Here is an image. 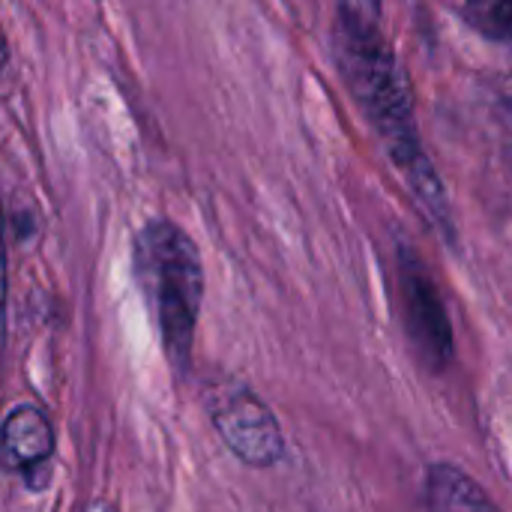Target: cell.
Wrapping results in <instances>:
<instances>
[{
    "mask_svg": "<svg viewBox=\"0 0 512 512\" xmlns=\"http://www.w3.org/2000/svg\"><path fill=\"white\" fill-rule=\"evenodd\" d=\"M207 408L228 450L246 465L270 468L285 456V438L273 411L246 384H222L210 390Z\"/></svg>",
    "mask_w": 512,
    "mask_h": 512,
    "instance_id": "cell-3",
    "label": "cell"
},
{
    "mask_svg": "<svg viewBox=\"0 0 512 512\" xmlns=\"http://www.w3.org/2000/svg\"><path fill=\"white\" fill-rule=\"evenodd\" d=\"M429 512H501L486 489L450 462H438L426 471Z\"/></svg>",
    "mask_w": 512,
    "mask_h": 512,
    "instance_id": "cell-6",
    "label": "cell"
},
{
    "mask_svg": "<svg viewBox=\"0 0 512 512\" xmlns=\"http://www.w3.org/2000/svg\"><path fill=\"white\" fill-rule=\"evenodd\" d=\"M342 30L372 36L381 24V0H339Z\"/></svg>",
    "mask_w": 512,
    "mask_h": 512,
    "instance_id": "cell-8",
    "label": "cell"
},
{
    "mask_svg": "<svg viewBox=\"0 0 512 512\" xmlns=\"http://www.w3.org/2000/svg\"><path fill=\"white\" fill-rule=\"evenodd\" d=\"M465 9L483 36L498 42L512 39V0H468Z\"/></svg>",
    "mask_w": 512,
    "mask_h": 512,
    "instance_id": "cell-7",
    "label": "cell"
},
{
    "mask_svg": "<svg viewBox=\"0 0 512 512\" xmlns=\"http://www.w3.org/2000/svg\"><path fill=\"white\" fill-rule=\"evenodd\" d=\"M339 60H342L345 75H348V81H351V87L357 93V102L366 108V114L372 117V123L384 135L393 159L408 174V180H411L414 192L420 195V201L432 213L444 216V204H447L444 189H441L432 165L423 159L405 78H402L393 54L381 42V33L363 36V33L342 30Z\"/></svg>",
    "mask_w": 512,
    "mask_h": 512,
    "instance_id": "cell-1",
    "label": "cell"
},
{
    "mask_svg": "<svg viewBox=\"0 0 512 512\" xmlns=\"http://www.w3.org/2000/svg\"><path fill=\"white\" fill-rule=\"evenodd\" d=\"M402 294H405V327L414 351L429 369L444 372L453 363V327L435 282L420 267V261L405 252H402Z\"/></svg>",
    "mask_w": 512,
    "mask_h": 512,
    "instance_id": "cell-4",
    "label": "cell"
},
{
    "mask_svg": "<svg viewBox=\"0 0 512 512\" xmlns=\"http://www.w3.org/2000/svg\"><path fill=\"white\" fill-rule=\"evenodd\" d=\"M135 273L156 315L168 363L183 375L192 360V339L204 297L198 246L171 222H150L135 243Z\"/></svg>",
    "mask_w": 512,
    "mask_h": 512,
    "instance_id": "cell-2",
    "label": "cell"
},
{
    "mask_svg": "<svg viewBox=\"0 0 512 512\" xmlns=\"http://www.w3.org/2000/svg\"><path fill=\"white\" fill-rule=\"evenodd\" d=\"M54 432L48 417L33 405H18L3 423V462L9 471H18L24 483L39 492L51 477Z\"/></svg>",
    "mask_w": 512,
    "mask_h": 512,
    "instance_id": "cell-5",
    "label": "cell"
}]
</instances>
